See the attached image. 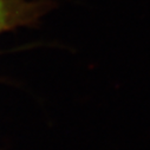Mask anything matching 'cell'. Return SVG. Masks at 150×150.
Returning <instances> with one entry per match:
<instances>
[{
    "mask_svg": "<svg viewBox=\"0 0 150 150\" xmlns=\"http://www.w3.org/2000/svg\"><path fill=\"white\" fill-rule=\"evenodd\" d=\"M5 18H6V13H5V8L4 5L0 3V28H1L5 24Z\"/></svg>",
    "mask_w": 150,
    "mask_h": 150,
    "instance_id": "cell-1",
    "label": "cell"
}]
</instances>
